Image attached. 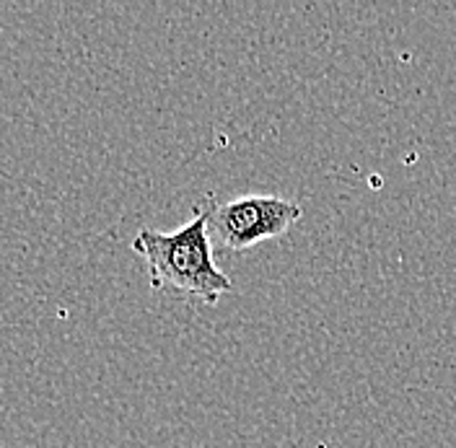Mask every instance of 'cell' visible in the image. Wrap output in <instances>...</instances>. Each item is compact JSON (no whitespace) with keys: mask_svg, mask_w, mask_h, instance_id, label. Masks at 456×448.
I'll return each instance as SVG.
<instances>
[{"mask_svg":"<svg viewBox=\"0 0 456 448\" xmlns=\"http://www.w3.org/2000/svg\"><path fill=\"white\" fill-rule=\"evenodd\" d=\"M133 249L141 254L153 290H179L200 301L216 304L233 290V281L224 275L213 259L208 210L198 208L195 218L174 233L141 228L133 239Z\"/></svg>","mask_w":456,"mask_h":448,"instance_id":"obj_1","label":"cell"},{"mask_svg":"<svg viewBox=\"0 0 456 448\" xmlns=\"http://www.w3.org/2000/svg\"><path fill=\"white\" fill-rule=\"evenodd\" d=\"M301 216L304 210L298 202L273 195H247L226 205H210L208 228L226 249L241 252L285 233L301 221Z\"/></svg>","mask_w":456,"mask_h":448,"instance_id":"obj_2","label":"cell"}]
</instances>
